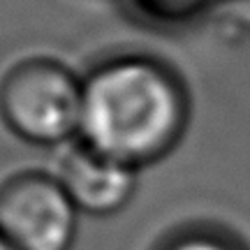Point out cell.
Masks as SVG:
<instances>
[{"label":"cell","instance_id":"cell-7","mask_svg":"<svg viewBox=\"0 0 250 250\" xmlns=\"http://www.w3.org/2000/svg\"><path fill=\"white\" fill-rule=\"evenodd\" d=\"M0 250H17V248H14V246H12V243H9L2 234H0Z\"/></svg>","mask_w":250,"mask_h":250},{"label":"cell","instance_id":"cell-4","mask_svg":"<svg viewBox=\"0 0 250 250\" xmlns=\"http://www.w3.org/2000/svg\"><path fill=\"white\" fill-rule=\"evenodd\" d=\"M137 171L139 169L81 142L58 160L54 176L79 213L111 215L134 197Z\"/></svg>","mask_w":250,"mask_h":250},{"label":"cell","instance_id":"cell-3","mask_svg":"<svg viewBox=\"0 0 250 250\" xmlns=\"http://www.w3.org/2000/svg\"><path fill=\"white\" fill-rule=\"evenodd\" d=\"M77 218L54 174L23 171L0 186V234L17 250H70Z\"/></svg>","mask_w":250,"mask_h":250},{"label":"cell","instance_id":"cell-6","mask_svg":"<svg viewBox=\"0 0 250 250\" xmlns=\"http://www.w3.org/2000/svg\"><path fill=\"white\" fill-rule=\"evenodd\" d=\"M148 7H153L160 14L167 17H181V14H190L197 5H202L204 0H144Z\"/></svg>","mask_w":250,"mask_h":250},{"label":"cell","instance_id":"cell-1","mask_svg":"<svg viewBox=\"0 0 250 250\" xmlns=\"http://www.w3.org/2000/svg\"><path fill=\"white\" fill-rule=\"evenodd\" d=\"M188 95L176 74L146 56H121L83 79L81 142L139 169L179 144Z\"/></svg>","mask_w":250,"mask_h":250},{"label":"cell","instance_id":"cell-2","mask_svg":"<svg viewBox=\"0 0 250 250\" xmlns=\"http://www.w3.org/2000/svg\"><path fill=\"white\" fill-rule=\"evenodd\" d=\"M83 79L51 58L17 62L0 81V116L19 139L56 146L81 130Z\"/></svg>","mask_w":250,"mask_h":250},{"label":"cell","instance_id":"cell-5","mask_svg":"<svg viewBox=\"0 0 250 250\" xmlns=\"http://www.w3.org/2000/svg\"><path fill=\"white\" fill-rule=\"evenodd\" d=\"M162 250H243L229 239L213 232H190L167 243Z\"/></svg>","mask_w":250,"mask_h":250}]
</instances>
